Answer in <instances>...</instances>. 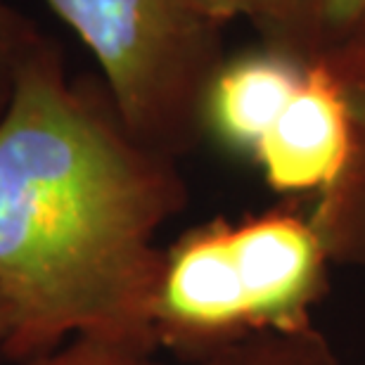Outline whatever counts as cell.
Here are the masks:
<instances>
[{
  "instance_id": "1",
  "label": "cell",
  "mask_w": 365,
  "mask_h": 365,
  "mask_svg": "<svg viewBox=\"0 0 365 365\" xmlns=\"http://www.w3.org/2000/svg\"><path fill=\"white\" fill-rule=\"evenodd\" d=\"M176 173L105 102L69 78L41 36L0 114L3 351L46 356L62 339L133 346L157 316L164 264L152 237L180 204Z\"/></svg>"
},
{
  "instance_id": "2",
  "label": "cell",
  "mask_w": 365,
  "mask_h": 365,
  "mask_svg": "<svg viewBox=\"0 0 365 365\" xmlns=\"http://www.w3.org/2000/svg\"><path fill=\"white\" fill-rule=\"evenodd\" d=\"M91 50L121 121L152 150L180 143L202 119L221 67L218 26L187 0H46Z\"/></svg>"
},
{
  "instance_id": "3",
  "label": "cell",
  "mask_w": 365,
  "mask_h": 365,
  "mask_svg": "<svg viewBox=\"0 0 365 365\" xmlns=\"http://www.w3.org/2000/svg\"><path fill=\"white\" fill-rule=\"evenodd\" d=\"M257 155L275 190L332 187L351 155V116L344 93L323 64H306L304 78Z\"/></svg>"
},
{
  "instance_id": "4",
  "label": "cell",
  "mask_w": 365,
  "mask_h": 365,
  "mask_svg": "<svg viewBox=\"0 0 365 365\" xmlns=\"http://www.w3.org/2000/svg\"><path fill=\"white\" fill-rule=\"evenodd\" d=\"M304 69L306 64L273 48L223 62L204 93V123L228 148L257 152L297 93Z\"/></svg>"
},
{
  "instance_id": "5",
  "label": "cell",
  "mask_w": 365,
  "mask_h": 365,
  "mask_svg": "<svg viewBox=\"0 0 365 365\" xmlns=\"http://www.w3.org/2000/svg\"><path fill=\"white\" fill-rule=\"evenodd\" d=\"M157 316L197 330L252 316L228 228L214 225L192 232L173 250L159 282Z\"/></svg>"
},
{
  "instance_id": "6",
  "label": "cell",
  "mask_w": 365,
  "mask_h": 365,
  "mask_svg": "<svg viewBox=\"0 0 365 365\" xmlns=\"http://www.w3.org/2000/svg\"><path fill=\"white\" fill-rule=\"evenodd\" d=\"M230 250L252 316L292 309L316 271V235L292 216H266L230 230Z\"/></svg>"
},
{
  "instance_id": "7",
  "label": "cell",
  "mask_w": 365,
  "mask_h": 365,
  "mask_svg": "<svg viewBox=\"0 0 365 365\" xmlns=\"http://www.w3.org/2000/svg\"><path fill=\"white\" fill-rule=\"evenodd\" d=\"M365 34V0H294L273 50L309 64Z\"/></svg>"
},
{
  "instance_id": "8",
  "label": "cell",
  "mask_w": 365,
  "mask_h": 365,
  "mask_svg": "<svg viewBox=\"0 0 365 365\" xmlns=\"http://www.w3.org/2000/svg\"><path fill=\"white\" fill-rule=\"evenodd\" d=\"M41 29L19 10L0 0V114L10 100L14 76L29 55V50L41 38Z\"/></svg>"
},
{
  "instance_id": "9",
  "label": "cell",
  "mask_w": 365,
  "mask_h": 365,
  "mask_svg": "<svg viewBox=\"0 0 365 365\" xmlns=\"http://www.w3.org/2000/svg\"><path fill=\"white\" fill-rule=\"evenodd\" d=\"M187 3L214 26L235 19H250L261 24L268 36H273L287 21L294 7V0H187Z\"/></svg>"
},
{
  "instance_id": "10",
  "label": "cell",
  "mask_w": 365,
  "mask_h": 365,
  "mask_svg": "<svg viewBox=\"0 0 365 365\" xmlns=\"http://www.w3.org/2000/svg\"><path fill=\"white\" fill-rule=\"evenodd\" d=\"M126 349L130 346L81 339L78 346H74L71 351H64L62 356H55V359H50V361L34 359V361H29V365H135L133 361L123 359Z\"/></svg>"
},
{
  "instance_id": "11",
  "label": "cell",
  "mask_w": 365,
  "mask_h": 365,
  "mask_svg": "<svg viewBox=\"0 0 365 365\" xmlns=\"http://www.w3.org/2000/svg\"><path fill=\"white\" fill-rule=\"evenodd\" d=\"M10 332H12V311H10L7 299L3 297V292H0V346L5 344V339L10 337Z\"/></svg>"
}]
</instances>
